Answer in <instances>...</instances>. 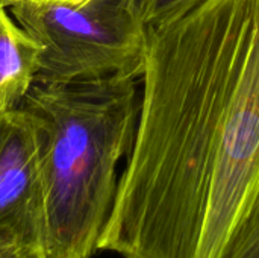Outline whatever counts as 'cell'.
<instances>
[{"label":"cell","instance_id":"cell-4","mask_svg":"<svg viewBox=\"0 0 259 258\" xmlns=\"http://www.w3.org/2000/svg\"><path fill=\"white\" fill-rule=\"evenodd\" d=\"M44 132L18 105L0 113V245L32 257L44 252Z\"/></svg>","mask_w":259,"mask_h":258},{"label":"cell","instance_id":"cell-8","mask_svg":"<svg viewBox=\"0 0 259 258\" xmlns=\"http://www.w3.org/2000/svg\"><path fill=\"white\" fill-rule=\"evenodd\" d=\"M0 258H30L27 255H23L21 252L15 251V249H11V248H6V246H2L0 245Z\"/></svg>","mask_w":259,"mask_h":258},{"label":"cell","instance_id":"cell-7","mask_svg":"<svg viewBox=\"0 0 259 258\" xmlns=\"http://www.w3.org/2000/svg\"><path fill=\"white\" fill-rule=\"evenodd\" d=\"M206 0H138V6L147 29L175 21Z\"/></svg>","mask_w":259,"mask_h":258},{"label":"cell","instance_id":"cell-1","mask_svg":"<svg viewBox=\"0 0 259 258\" xmlns=\"http://www.w3.org/2000/svg\"><path fill=\"white\" fill-rule=\"evenodd\" d=\"M140 114L99 251L222 258L259 187V0L150 27Z\"/></svg>","mask_w":259,"mask_h":258},{"label":"cell","instance_id":"cell-9","mask_svg":"<svg viewBox=\"0 0 259 258\" xmlns=\"http://www.w3.org/2000/svg\"><path fill=\"white\" fill-rule=\"evenodd\" d=\"M8 8H11V6H14L15 3H18V2H21V0H2Z\"/></svg>","mask_w":259,"mask_h":258},{"label":"cell","instance_id":"cell-2","mask_svg":"<svg viewBox=\"0 0 259 258\" xmlns=\"http://www.w3.org/2000/svg\"><path fill=\"white\" fill-rule=\"evenodd\" d=\"M138 78L35 84L20 103L42 125L47 258H91L138 123Z\"/></svg>","mask_w":259,"mask_h":258},{"label":"cell","instance_id":"cell-5","mask_svg":"<svg viewBox=\"0 0 259 258\" xmlns=\"http://www.w3.org/2000/svg\"><path fill=\"white\" fill-rule=\"evenodd\" d=\"M41 44L0 0V113L18 106L35 85Z\"/></svg>","mask_w":259,"mask_h":258},{"label":"cell","instance_id":"cell-10","mask_svg":"<svg viewBox=\"0 0 259 258\" xmlns=\"http://www.w3.org/2000/svg\"><path fill=\"white\" fill-rule=\"evenodd\" d=\"M30 258H47V257H46V254H44V252H39V254H36V255H32Z\"/></svg>","mask_w":259,"mask_h":258},{"label":"cell","instance_id":"cell-3","mask_svg":"<svg viewBox=\"0 0 259 258\" xmlns=\"http://www.w3.org/2000/svg\"><path fill=\"white\" fill-rule=\"evenodd\" d=\"M9 9L41 44L35 84L141 78L149 29L138 0H21Z\"/></svg>","mask_w":259,"mask_h":258},{"label":"cell","instance_id":"cell-11","mask_svg":"<svg viewBox=\"0 0 259 258\" xmlns=\"http://www.w3.org/2000/svg\"><path fill=\"white\" fill-rule=\"evenodd\" d=\"M64 2H73V3H77V2H82V0H64Z\"/></svg>","mask_w":259,"mask_h":258},{"label":"cell","instance_id":"cell-6","mask_svg":"<svg viewBox=\"0 0 259 258\" xmlns=\"http://www.w3.org/2000/svg\"><path fill=\"white\" fill-rule=\"evenodd\" d=\"M222 258H259V187L249 211Z\"/></svg>","mask_w":259,"mask_h":258}]
</instances>
